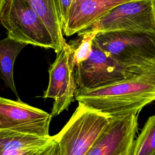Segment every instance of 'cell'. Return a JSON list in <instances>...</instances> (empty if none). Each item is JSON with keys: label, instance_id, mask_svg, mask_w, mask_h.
<instances>
[{"label": "cell", "instance_id": "obj_7", "mask_svg": "<svg viewBox=\"0 0 155 155\" xmlns=\"http://www.w3.org/2000/svg\"><path fill=\"white\" fill-rule=\"evenodd\" d=\"M48 72V84L42 97L53 99L51 114L55 117L69 107L75 99L78 90L75 65L70 44H67L56 53Z\"/></svg>", "mask_w": 155, "mask_h": 155}, {"label": "cell", "instance_id": "obj_18", "mask_svg": "<svg viewBox=\"0 0 155 155\" xmlns=\"http://www.w3.org/2000/svg\"><path fill=\"white\" fill-rule=\"evenodd\" d=\"M42 155H60V149L58 143L54 139L48 145Z\"/></svg>", "mask_w": 155, "mask_h": 155}, {"label": "cell", "instance_id": "obj_11", "mask_svg": "<svg viewBox=\"0 0 155 155\" xmlns=\"http://www.w3.org/2000/svg\"><path fill=\"white\" fill-rule=\"evenodd\" d=\"M26 1L47 26L52 38L55 53L59 52L67 43L59 21L54 0Z\"/></svg>", "mask_w": 155, "mask_h": 155}, {"label": "cell", "instance_id": "obj_6", "mask_svg": "<svg viewBox=\"0 0 155 155\" xmlns=\"http://www.w3.org/2000/svg\"><path fill=\"white\" fill-rule=\"evenodd\" d=\"M122 30L155 33V0H136L122 4L79 33Z\"/></svg>", "mask_w": 155, "mask_h": 155}, {"label": "cell", "instance_id": "obj_9", "mask_svg": "<svg viewBox=\"0 0 155 155\" xmlns=\"http://www.w3.org/2000/svg\"><path fill=\"white\" fill-rule=\"evenodd\" d=\"M139 114L111 117L85 155H132Z\"/></svg>", "mask_w": 155, "mask_h": 155}, {"label": "cell", "instance_id": "obj_1", "mask_svg": "<svg viewBox=\"0 0 155 155\" xmlns=\"http://www.w3.org/2000/svg\"><path fill=\"white\" fill-rule=\"evenodd\" d=\"M75 99L111 117L139 114L155 101V66L108 85L78 88Z\"/></svg>", "mask_w": 155, "mask_h": 155}, {"label": "cell", "instance_id": "obj_10", "mask_svg": "<svg viewBox=\"0 0 155 155\" xmlns=\"http://www.w3.org/2000/svg\"><path fill=\"white\" fill-rule=\"evenodd\" d=\"M136 0H73L64 35L71 36L86 30L116 7Z\"/></svg>", "mask_w": 155, "mask_h": 155}, {"label": "cell", "instance_id": "obj_15", "mask_svg": "<svg viewBox=\"0 0 155 155\" xmlns=\"http://www.w3.org/2000/svg\"><path fill=\"white\" fill-rule=\"evenodd\" d=\"M97 33V31L78 33L80 39L70 44L75 66L90 57L93 50V41Z\"/></svg>", "mask_w": 155, "mask_h": 155}, {"label": "cell", "instance_id": "obj_3", "mask_svg": "<svg viewBox=\"0 0 155 155\" xmlns=\"http://www.w3.org/2000/svg\"><path fill=\"white\" fill-rule=\"evenodd\" d=\"M111 117L83 103L54 135L60 155H85L108 124Z\"/></svg>", "mask_w": 155, "mask_h": 155}, {"label": "cell", "instance_id": "obj_5", "mask_svg": "<svg viewBox=\"0 0 155 155\" xmlns=\"http://www.w3.org/2000/svg\"><path fill=\"white\" fill-rule=\"evenodd\" d=\"M155 66L127 67L121 64L94 42L92 52L86 61L75 66L78 88H96L139 74Z\"/></svg>", "mask_w": 155, "mask_h": 155}, {"label": "cell", "instance_id": "obj_13", "mask_svg": "<svg viewBox=\"0 0 155 155\" xmlns=\"http://www.w3.org/2000/svg\"><path fill=\"white\" fill-rule=\"evenodd\" d=\"M54 136L42 137L8 130H0V151L22 148H37L48 145Z\"/></svg>", "mask_w": 155, "mask_h": 155}, {"label": "cell", "instance_id": "obj_16", "mask_svg": "<svg viewBox=\"0 0 155 155\" xmlns=\"http://www.w3.org/2000/svg\"><path fill=\"white\" fill-rule=\"evenodd\" d=\"M54 3L59 21L63 30L68 19L73 0H54Z\"/></svg>", "mask_w": 155, "mask_h": 155}, {"label": "cell", "instance_id": "obj_17", "mask_svg": "<svg viewBox=\"0 0 155 155\" xmlns=\"http://www.w3.org/2000/svg\"><path fill=\"white\" fill-rule=\"evenodd\" d=\"M48 145L37 148H22L2 151H0V155H42Z\"/></svg>", "mask_w": 155, "mask_h": 155}, {"label": "cell", "instance_id": "obj_8", "mask_svg": "<svg viewBox=\"0 0 155 155\" xmlns=\"http://www.w3.org/2000/svg\"><path fill=\"white\" fill-rule=\"evenodd\" d=\"M52 117L51 113L24 103L20 99L0 97V130L50 137Z\"/></svg>", "mask_w": 155, "mask_h": 155}, {"label": "cell", "instance_id": "obj_4", "mask_svg": "<svg viewBox=\"0 0 155 155\" xmlns=\"http://www.w3.org/2000/svg\"><path fill=\"white\" fill-rule=\"evenodd\" d=\"M0 21L10 38L54 50L47 26L26 0H4L0 2Z\"/></svg>", "mask_w": 155, "mask_h": 155}, {"label": "cell", "instance_id": "obj_2", "mask_svg": "<svg viewBox=\"0 0 155 155\" xmlns=\"http://www.w3.org/2000/svg\"><path fill=\"white\" fill-rule=\"evenodd\" d=\"M93 42L118 62L127 67L155 64V33L145 31L97 32Z\"/></svg>", "mask_w": 155, "mask_h": 155}, {"label": "cell", "instance_id": "obj_14", "mask_svg": "<svg viewBox=\"0 0 155 155\" xmlns=\"http://www.w3.org/2000/svg\"><path fill=\"white\" fill-rule=\"evenodd\" d=\"M132 155H155V114L148 119L135 140Z\"/></svg>", "mask_w": 155, "mask_h": 155}, {"label": "cell", "instance_id": "obj_12", "mask_svg": "<svg viewBox=\"0 0 155 155\" xmlns=\"http://www.w3.org/2000/svg\"><path fill=\"white\" fill-rule=\"evenodd\" d=\"M28 44L15 40L8 36L0 42V71L1 77L5 85L19 99L13 78V68L16 57Z\"/></svg>", "mask_w": 155, "mask_h": 155}, {"label": "cell", "instance_id": "obj_19", "mask_svg": "<svg viewBox=\"0 0 155 155\" xmlns=\"http://www.w3.org/2000/svg\"><path fill=\"white\" fill-rule=\"evenodd\" d=\"M4 0H0V2H2Z\"/></svg>", "mask_w": 155, "mask_h": 155}]
</instances>
